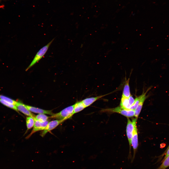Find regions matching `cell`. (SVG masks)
Here are the masks:
<instances>
[{
	"mask_svg": "<svg viewBox=\"0 0 169 169\" xmlns=\"http://www.w3.org/2000/svg\"><path fill=\"white\" fill-rule=\"evenodd\" d=\"M128 98L122 96L120 106L122 108L124 109H130L131 106L129 104Z\"/></svg>",
	"mask_w": 169,
	"mask_h": 169,
	"instance_id": "12",
	"label": "cell"
},
{
	"mask_svg": "<svg viewBox=\"0 0 169 169\" xmlns=\"http://www.w3.org/2000/svg\"><path fill=\"white\" fill-rule=\"evenodd\" d=\"M86 108L82 101L77 102L74 104L73 114L82 111Z\"/></svg>",
	"mask_w": 169,
	"mask_h": 169,
	"instance_id": "13",
	"label": "cell"
},
{
	"mask_svg": "<svg viewBox=\"0 0 169 169\" xmlns=\"http://www.w3.org/2000/svg\"><path fill=\"white\" fill-rule=\"evenodd\" d=\"M169 148V146L167 148V149Z\"/></svg>",
	"mask_w": 169,
	"mask_h": 169,
	"instance_id": "23",
	"label": "cell"
},
{
	"mask_svg": "<svg viewBox=\"0 0 169 169\" xmlns=\"http://www.w3.org/2000/svg\"><path fill=\"white\" fill-rule=\"evenodd\" d=\"M137 120V119L135 118L132 119V121L134 126V130L131 140V144L133 149L134 154L131 161L132 162H133L135 158L138 145L137 129L136 125Z\"/></svg>",
	"mask_w": 169,
	"mask_h": 169,
	"instance_id": "4",
	"label": "cell"
},
{
	"mask_svg": "<svg viewBox=\"0 0 169 169\" xmlns=\"http://www.w3.org/2000/svg\"><path fill=\"white\" fill-rule=\"evenodd\" d=\"M169 166V155L164 160L162 164L157 169H165Z\"/></svg>",
	"mask_w": 169,
	"mask_h": 169,
	"instance_id": "18",
	"label": "cell"
},
{
	"mask_svg": "<svg viewBox=\"0 0 169 169\" xmlns=\"http://www.w3.org/2000/svg\"><path fill=\"white\" fill-rule=\"evenodd\" d=\"M0 99L15 106L17 102L16 101L2 95H0Z\"/></svg>",
	"mask_w": 169,
	"mask_h": 169,
	"instance_id": "20",
	"label": "cell"
},
{
	"mask_svg": "<svg viewBox=\"0 0 169 169\" xmlns=\"http://www.w3.org/2000/svg\"><path fill=\"white\" fill-rule=\"evenodd\" d=\"M134 130V126L132 122L128 118L126 127V132L130 147V151L131 146V140Z\"/></svg>",
	"mask_w": 169,
	"mask_h": 169,
	"instance_id": "7",
	"label": "cell"
},
{
	"mask_svg": "<svg viewBox=\"0 0 169 169\" xmlns=\"http://www.w3.org/2000/svg\"><path fill=\"white\" fill-rule=\"evenodd\" d=\"M167 151L166 153L164 160L169 155V148L167 149Z\"/></svg>",
	"mask_w": 169,
	"mask_h": 169,
	"instance_id": "22",
	"label": "cell"
},
{
	"mask_svg": "<svg viewBox=\"0 0 169 169\" xmlns=\"http://www.w3.org/2000/svg\"><path fill=\"white\" fill-rule=\"evenodd\" d=\"M24 105L29 110L32 112L39 114H47L51 115L54 114L52 110H46L25 104Z\"/></svg>",
	"mask_w": 169,
	"mask_h": 169,
	"instance_id": "9",
	"label": "cell"
},
{
	"mask_svg": "<svg viewBox=\"0 0 169 169\" xmlns=\"http://www.w3.org/2000/svg\"><path fill=\"white\" fill-rule=\"evenodd\" d=\"M15 106L18 111L25 115L31 117L34 119L35 116L27 108L24 104L20 102H17Z\"/></svg>",
	"mask_w": 169,
	"mask_h": 169,
	"instance_id": "8",
	"label": "cell"
},
{
	"mask_svg": "<svg viewBox=\"0 0 169 169\" xmlns=\"http://www.w3.org/2000/svg\"><path fill=\"white\" fill-rule=\"evenodd\" d=\"M129 79L126 81L122 96L128 98L131 95L129 86Z\"/></svg>",
	"mask_w": 169,
	"mask_h": 169,
	"instance_id": "14",
	"label": "cell"
},
{
	"mask_svg": "<svg viewBox=\"0 0 169 169\" xmlns=\"http://www.w3.org/2000/svg\"><path fill=\"white\" fill-rule=\"evenodd\" d=\"M49 118L44 114H39L35 116L34 119L43 122L47 121Z\"/></svg>",
	"mask_w": 169,
	"mask_h": 169,
	"instance_id": "17",
	"label": "cell"
},
{
	"mask_svg": "<svg viewBox=\"0 0 169 169\" xmlns=\"http://www.w3.org/2000/svg\"><path fill=\"white\" fill-rule=\"evenodd\" d=\"M35 120L34 119L31 117L27 116L26 118V124L27 130L26 132H27L29 129H31L34 125Z\"/></svg>",
	"mask_w": 169,
	"mask_h": 169,
	"instance_id": "16",
	"label": "cell"
},
{
	"mask_svg": "<svg viewBox=\"0 0 169 169\" xmlns=\"http://www.w3.org/2000/svg\"><path fill=\"white\" fill-rule=\"evenodd\" d=\"M0 102L6 106L12 109L17 112L18 111V110L16 107L14 105L5 101L0 99Z\"/></svg>",
	"mask_w": 169,
	"mask_h": 169,
	"instance_id": "19",
	"label": "cell"
},
{
	"mask_svg": "<svg viewBox=\"0 0 169 169\" xmlns=\"http://www.w3.org/2000/svg\"><path fill=\"white\" fill-rule=\"evenodd\" d=\"M54 39V38L53 39L47 44L42 47L37 52L31 62L26 69V71L28 70L39 61L44 56Z\"/></svg>",
	"mask_w": 169,
	"mask_h": 169,
	"instance_id": "3",
	"label": "cell"
},
{
	"mask_svg": "<svg viewBox=\"0 0 169 169\" xmlns=\"http://www.w3.org/2000/svg\"><path fill=\"white\" fill-rule=\"evenodd\" d=\"M35 123L33 129L30 133L26 137V138H29L33 134L37 131L44 130L49 123L48 121L45 122H41L35 120Z\"/></svg>",
	"mask_w": 169,
	"mask_h": 169,
	"instance_id": "5",
	"label": "cell"
},
{
	"mask_svg": "<svg viewBox=\"0 0 169 169\" xmlns=\"http://www.w3.org/2000/svg\"><path fill=\"white\" fill-rule=\"evenodd\" d=\"M106 95H105L95 97L87 98L82 100V101L86 108L90 106L95 101Z\"/></svg>",
	"mask_w": 169,
	"mask_h": 169,
	"instance_id": "10",
	"label": "cell"
},
{
	"mask_svg": "<svg viewBox=\"0 0 169 169\" xmlns=\"http://www.w3.org/2000/svg\"><path fill=\"white\" fill-rule=\"evenodd\" d=\"M147 92L145 94L140 101L137 106L134 110V116L135 117V118L137 119L140 112L144 102L147 97V96H146Z\"/></svg>",
	"mask_w": 169,
	"mask_h": 169,
	"instance_id": "11",
	"label": "cell"
},
{
	"mask_svg": "<svg viewBox=\"0 0 169 169\" xmlns=\"http://www.w3.org/2000/svg\"><path fill=\"white\" fill-rule=\"evenodd\" d=\"M129 104L131 106H132L134 104L135 101L132 96L131 95L128 98Z\"/></svg>",
	"mask_w": 169,
	"mask_h": 169,
	"instance_id": "21",
	"label": "cell"
},
{
	"mask_svg": "<svg viewBox=\"0 0 169 169\" xmlns=\"http://www.w3.org/2000/svg\"><path fill=\"white\" fill-rule=\"evenodd\" d=\"M74 104L64 109L60 112L54 114L49 118L57 120L64 119L65 120L71 118L73 114Z\"/></svg>",
	"mask_w": 169,
	"mask_h": 169,
	"instance_id": "1",
	"label": "cell"
},
{
	"mask_svg": "<svg viewBox=\"0 0 169 169\" xmlns=\"http://www.w3.org/2000/svg\"><path fill=\"white\" fill-rule=\"evenodd\" d=\"M150 87L145 92H143V93L140 96L136 97L135 99L134 102L133 104L131 106L130 108V109L134 110L137 106L140 101L144 96L146 92H147L151 88Z\"/></svg>",
	"mask_w": 169,
	"mask_h": 169,
	"instance_id": "15",
	"label": "cell"
},
{
	"mask_svg": "<svg viewBox=\"0 0 169 169\" xmlns=\"http://www.w3.org/2000/svg\"><path fill=\"white\" fill-rule=\"evenodd\" d=\"M65 120L64 119L56 120L49 122L46 127L41 134V136L43 137L48 132L55 128Z\"/></svg>",
	"mask_w": 169,
	"mask_h": 169,
	"instance_id": "6",
	"label": "cell"
},
{
	"mask_svg": "<svg viewBox=\"0 0 169 169\" xmlns=\"http://www.w3.org/2000/svg\"><path fill=\"white\" fill-rule=\"evenodd\" d=\"M100 111L102 112L117 113L128 118L134 116V110L123 109L120 106L114 108L103 109Z\"/></svg>",
	"mask_w": 169,
	"mask_h": 169,
	"instance_id": "2",
	"label": "cell"
}]
</instances>
